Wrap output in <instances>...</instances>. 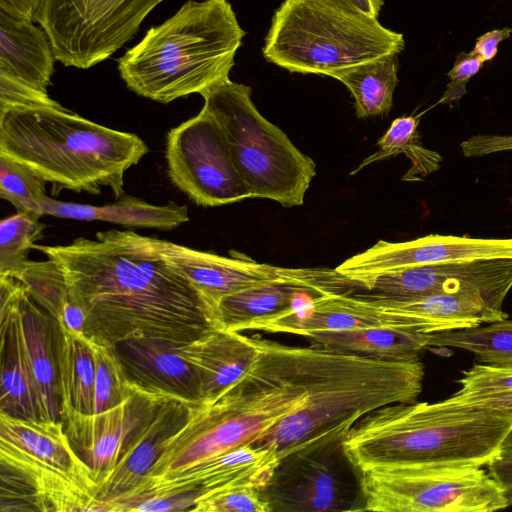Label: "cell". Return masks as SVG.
Here are the masks:
<instances>
[{
    "instance_id": "obj_1",
    "label": "cell",
    "mask_w": 512,
    "mask_h": 512,
    "mask_svg": "<svg viewBox=\"0 0 512 512\" xmlns=\"http://www.w3.org/2000/svg\"><path fill=\"white\" fill-rule=\"evenodd\" d=\"M62 268L70 301L85 312V336L115 346L131 339L187 344L215 327L209 306L189 282L133 231L33 247Z\"/></svg>"
},
{
    "instance_id": "obj_2",
    "label": "cell",
    "mask_w": 512,
    "mask_h": 512,
    "mask_svg": "<svg viewBox=\"0 0 512 512\" xmlns=\"http://www.w3.org/2000/svg\"><path fill=\"white\" fill-rule=\"evenodd\" d=\"M250 370L213 402L194 403L142 481L161 479L234 449L253 445L304 405L300 347L255 338ZM141 481V482H142Z\"/></svg>"
},
{
    "instance_id": "obj_3",
    "label": "cell",
    "mask_w": 512,
    "mask_h": 512,
    "mask_svg": "<svg viewBox=\"0 0 512 512\" xmlns=\"http://www.w3.org/2000/svg\"><path fill=\"white\" fill-rule=\"evenodd\" d=\"M300 355L306 402L254 444L280 460L343 440L368 413L415 402L422 391L419 360H378L311 346L300 347Z\"/></svg>"
},
{
    "instance_id": "obj_4",
    "label": "cell",
    "mask_w": 512,
    "mask_h": 512,
    "mask_svg": "<svg viewBox=\"0 0 512 512\" xmlns=\"http://www.w3.org/2000/svg\"><path fill=\"white\" fill-rule=\"evenodd\" d=\"M512 432V417L450 399L395 403L362 417L343 439L360 472L401 464L487 466Z\"/></svg>"
},
{
    "instance_id": "obj_5",
    "label": "cell",
    "mask_w": 512,
    "mask_h": 512,
    "mask_svg": "<svg viewBox=\"0 0 512 512\" xmlns=\"http://www.w3.org/2000/svg\"><path fill=\"white\" fill-rule=\"evenodd\" d=\"M136 134L92 122L66 108H0V155L18 161L46 182L53 193L92 195L108 187L124 194V173L148 153Z\"/></svg>"
},
{
    "instance_id": "obj_6",
    "label": "cell",
    "mask_w": 512,
    "mask_h": 512,
    "mask_svg": "<svg viewBox=\"0 0 512 512\" xmlns=\"http://www.w3.org/2000/svg\"><path fill=\"white\" fill-rule=\"evenodd\" d=\"M246 32L228 0H188L117 59L127 88L170 103L230 79Z\"/></svg>"
},
{
    "instance_id": "obj_7",
    "label": "cell",
    "mask_w": 512,
    "mask_h": 512,
    "mask_svg": "<svg viewBox=\"0 0 512 512\" xmlns=\"http://www.w3.org/2000/svg\"><path fill=\"white\" fill-rule=\"evenodd\" d=\"M405 47L402 33L323 0H285L275 11L264 58L293 73L332 77Z\"/></svg>"
},
{
    "instance_id": "obj_8",
    "label": "cell",
    "mask_w": 512,
    "mask_h": 512,
    "mask_svg": "<svg viewBox=\"0 0 512 512\" xmlns=\"http://www.w3.org/2000/svg\"><path fill=\"white\" fill-rule=\"evenodd\" d=\"M225 135L233 162L252 198L300 206L316 164L255 107L251 88L227 79L201 95Z\"/></svg>"
},
{
    "instance_id": "obj_9",
    "label": "cell",
    "mask_w": 512,
    "mask_h": 512,
    "mask_svg": "<svg viewBox=\"0 0 512 512\" xmlns=\"http://www.w3.org/2000/svg\"><path fill=\"white\" fill-rule=\"evenodd\" d=\"M360 474L363 511L492 512L509 506L502 487L479 466L401 464Z\"/></svg>"
},
{
    "instance_id": "obj_10",
    "label": "cell",
    "mask_w": 512,
    "mask_h": 512,
    "mask_svg": "<svg viewBox=\"0 0 512 512\" xmlns=\"http://www.w3.org/2000/svg\"><path fill=\"white\" fill-rule=\"evenodd\" d=\"M165 0H46L40 26L60 63L91 68L130 41Z\"/></svg>"
},
{
    "instance_id": "obj_11",
    "label": "cell",
    "mask_w": 512,
    "mask_h": 512,
    "mask_svg": "<svg viewBox=\"0 0 512 512\" xmlns=\"http://www.w3.org/2000/svg\"><path fill=\"white\" fill-rule=\"evenodd\" d=\"M165 156L171 182L197 205L216 207L252 198L222 128L205 108L168 132Z\"/></svg>"
},
{
    "instance_id": "obj_12",
    "label": "cell",
    "mask_w": 512,
    "mask_h": 512,
    "mask_svg": "<svg viewBox=\"0 0 512 512\" xmlns=\"http://www.w3.org/2000/svg\"><path fill=\"white\" fill-rule=\"evenodd\" d=\"M363 290L389 298L464 294L503 309L512 289V259L459 260L407 267L354 279Z\"/></svg>"
},
{
    "instance_id": "obj_13",
    "label": "cell",
    "mask_w": 512,
    "mask_h": 512,
    "mask_svg": "<svg viewBox=\"0 0 512 512\" xmlns=\"http://www.w3.org/2000/svg\"><path fill=\"white\" fill-rule=\"evenodd\" d=\"M0 322L10 328L42 421H61L56 341L58 322L23 284L0 276Z\"/></svg>"
},
{
    "instance_id": "obj_14",
    "label": "cell",
    "mask_w": 512,
    "mask_h": 512,
    "mask_svg": "<svg viewBox=\"0 0 512 512\" xmlns=\"http://www.w3.org/2000/svg\"><path fill=\"white\" fill-rule=\"evenodd\" d=\"M339 440L311 450L292 453L280 460L269 481L259 488L262 499L273 511H335L359 510L348 499L343 469L346 455Z\"/></svg>"
},
{
    "instance_id": "obj_15",
    "label": "cell",
    "mask_w": 512,
    "mask_h": 512,
    "mask_svg": "<svg viewBox=\"0 0 512 512\" xmlns=\"http://www.w3.org/2000/svg\"><path fill=\"white\" fill-rule=\"evenodd\" d=\"M279 463L280 458L272 450L246 445L170 476L143 481L113 501L109 509L128 511L131 505L144 499H167L184 494L193 495L195 505L231 488L252 485L259 489L269 481Z\"/></svg>"
},
{
    "instance_id": "obj_16",
    "label": "cell",
    "mask_w": 512,
    "mask_h": 512,
    "mask_svg": "<svg viewBox=\"0 0 512 512\" xmlns=\"http://www.w3.org/2000/svg\"><path fill=\"white\" fill-rule=\"evenodd\" d=\"M363 288L336 269L284 268L279 278L223 297L215 310V326L242 332L290 311L308 297L353 294Z\"/></svg>"
},
{
    "instance_id": "obj_17",
    "label": "cell",
    "mask_w": 512,
    "mask_h": 512,
    "mask_svg": "<svg viewBox=\"0 0 512 512\" xmlns=\"http://www.w3.org/2000/svg\"><path fill=\"white\" fill-rule=\"evenodd\" d=\"M1 512L101 511L97 484L0 443Z\"/></svg>"
},
{
    "instance_id": "obj_18",
    "label": "cell",
    "mask_w": 512,
    "mask_h": 512,
    "mask_svg": "<svg viewBox=\"0 0 512 512\" xmlns=\"http://www.w3.org/2000/svg\"><path fill=\"white\" fill-rule=\"evenodd\" d=\"M131 387L129 397L115 407L100 413H73L62 421L73 449L91 469L97 486L114 469L132 438L170 397L133 384Z\"/></svg>"
},
{
    "instance_id": "obj_19",
    "label": "cell",
    "mask_w": 512,
    "mask_h": 512,
    "mask_svg": "<svg viewBox=\"0 0 512 512\" xmlns=\"http://www.w3.org/2000/svg\"><path fill=\"white\" fill-rule=\"evenodd\" d=\"M512 259V238L430 234L406 242L379 240L335 269L354 280L386 271L459 260Z\"/></svg>"
},
{
    "instance_id": "obj_20",
    "label": "cell",
    "mask_w": 512,
    "mask_h": 512,
    "mask_svg": "<svg viewBox=\"0 0 512 512\" xmlns=\"http://www.w3.org/2000/svg\"><path fill=\"white\" fill-rule=\"evenodd\" d=\"M148 240L157 253L198 290L209 306L213 320L223 297L279 278L284 272L283 267L258 263L239 253L225 257L154 237H148Z\"/></svg>"
},
{
    "instance_id": "obj_21",
    "label": "cell",
    "mask_w": 512,
    "mask_h": 512,
    "mask_svg": "<svg viewBox=\"0 0 512 512\" xmlns=\"http://www.w3.org/2000/svg\"><path fill=\"white\" fill-rule=\"evenodd\" d=\"M356 294L375 310L398 318L403 328L426 334L471 328L508 317L503 309L471 295L389 298L374 293Z\"/></svg>"
},
{
    "instance_id": "obj_22",
    "label": "cell",
    "mask_w": 512,
    "mask_h": 512,
    "mask_svg": "<svg viewBox=\"0 0 512 512\" xmlns=\"http://www.w3.org/2000/svg\"><path fill=\"white\" fill-rule=\"evenodd\" d=\"M176 346L152 339H131L118 342L114 348L131 384L150 392L200 403L199 374Z\"/></svg>"
},
{
    "instance_id": "obj_23",
    "label": "cell",
    "mask_w": 512,
    "mask_h": 512,
    "mask_svg": "<svg viewBox=\"0 0 512 512\" xmlns=\"http://www.w3.org/2000/svg\"><path fill=\"white\" fill-rule=\"evenodd\" d=\"M192 402L168 397L153 418L146 423L126 446L111 473L96 491L101 511L132 491L147 475L163 451L164 443L181 428L188 417Z\"/></svg>"
},
{
    "instance_id": "obj_24",
    "label": "cell",
    "mask_w": 512,
    "mask_h": 512,
    "mask_svg": "<svg viewBox=\"0 0 512 512\" xmlns=\"http://www.w3.org/2000/svg\"><path fill=\"white\" fill-rule=\"evenodd\" d=\"M176 348L199 374L202 402H213L222 396L250 370L258 357L255 338L219 327Z\"/></svg>"
},
{
    "instance_id": "obj_25",
    "label": "cell",
    "mask_w": 512,
    "mask_h": 512,
    "mask_svg": "<svg viewBox=\"0 0 512 512\" xmlns=\"http://www.w3.org/2000/svg\"><path fill=\"white\" fill-rule=\"evenodd\" d=\"M55 60L42 27L0 10V73L48 93Z\"/></svg>"
},
{
    "instance_id": "obj_26",
    "label": "cell",
    "mask_w": 512,
    "mask_h": 512,
    "mask_svg": "<svg viewBox=\"0 0 512 512\" xmlns=\"http://www.w3.org/2000/svg\"><path fill=\"white\" fill-rule=\"evenodd\" d=\"M43 215L57 218L103 221L133 228L172 230L189 220L187 206L169 201L165 205L150 204L123 194L116 202L95 206L63 202L46 196L42 202Z\"/></svg>"
},
{
    "instance_id": "obj_27",
    "label": "cell",
    "mask_w": 512,
    "mask_h": 512,
    "mask_svg": "<svg viewBox=\"0 0 512 512\" xmlns=\"http://www.w3.org/2000/svg\"><path fill=\"white\" fill-rule=\"evenodd\" d=\"M310 346L323 350L378 360H419L429 347L430 334L383 326L339 331H316L303 336Z\"/></svg>"
},
{
    "instance_id": "obj_28",
    "label": "cell",
    "mask_w": 512,
    "mask_h": 512,
    "mask_svg": "<svg viewBox=\"0 0 512 512\" xmlns=\"http://www.w3.org/2000/svg\"><path fill=\"white\" fill-rule=\"evenodd\" d=\"M56 361L61 421L73 413H94L95 357L86 336L58 323Z\"/></svg>"
},
{
    "instance_id": "obj_29",
    "label": "cell",
    "mask_w": 512,
    "mask_h": 512,
    "mask_svg": "<svg viewBox=\"0 0 512 512\" xmlns=\"http://www.w3.org/2000/svg\"><path fill=\"white\" fill-rule=\"evenodd\" d=\"M398 55H386L335 73L355 100L357 118L388 113L398 84Z\"/></svg>"
},
{
    "instance_id": "obj_30",
    "label": "cell",
    "mask_w": 512,
    "mask_h": 512,
    "mask_svg": "<svg viewBox=\"0 0 512 512\" xmlns=\"http://www.w3.org/2000/svg\"><path fill=\"white\" fill-rule=\"evenodd\" d=\"M429 346L467 350L484 364H512V320L432 333Z\"/></svg>"
},
{
    "instance_id": "obj_31",
    "label": "cell",
    "mask_w": 512,
    "mask_h": 512,
    "mask_svg": "<svg viewBox=\"0 0 512 512\" xmlns=\"http://www.w3.org/2000/svg\"><path fill=\"white\" fill-rule=\"evenodd\" d=\"M0 413L42 421L33 389L18 356L12 332L1 322Z\"/></svg>"
},
{
    "instance_id": "obj_32",
    "label": "cell",
    "mask_w": 512,
    "mask_h": 512,
    "mask_svg": "<svg viewBox=\"0 0 512 512\" xmlns=\"http://www.w3.org/2000/svg\"><path fill=\"white\" fill-rule=\"evenodd\" d=\"M11 277L24 285L37 304L61 320L70 298L64 272L55 260H27Z\"/></svg>"
},
{
    "instance_id": "obj_33",
    "label": "cell",
    "mask_w": 512,
    "mask_h": 512,
    "mask_svg": "<svg viewBox=\"0 0 512 512\" xmlns=\"http://www.w3.org/2000/svg\"><path fill=\"white\" fill-rule=\"evenodd\" d=\"M46 183L26 165L0 155V197L18 212L43 216Z\"/></svg>"
},
{
    "instance_id": "obj_34",
    "label": "cell",
    "mask_w": 512,
    "mask_h": 512,
    "mask_svg": "<svg viewBox=\"0 0 512 512\" xmlns=\"http://www.w3.org/2000/svg\"><path fill=\"white\" fill-rule=\"evenodd\" d=\"M40 217L17 212L0 223V276H11L25 261L35 243L42 238L45 224Z\"/></svg>"
},
{
    "instance_id": "obj_35",
    "label": "cell",
    "mask_w": 512,
    "mask_h": 512,
    "mask_svg": "<svg viewBox=\"0 0 512 512\" xmlns=\"http://www.w3.org/2000/svg\"><path fill=\"white\" fill-rule=\"evenodd\" d=\"M91 342L96 367L94 413H100L125 401L132 387L114 346Z\"/></svg>"
},
{
    "instance_id": "obj_36",
    "label": "cell",
    "mask_w": 512,
    "mask_h": 512,
    "mask_svg": "<svg viewBox=\"0 0 512 512\" xmlns=\"http://www.w3.org/2000/svg\"><path fill=\"white\" fill-rule=\"evenodd\" d=\"M461 388L453 394L458 399H470L512 392V364H474L458 380Z\"/></svg>"
},
{
    "instance_id": "obj_37",
    "label": "cell",
    "mask_w": 512,
    "mask_h": 512,
    "mask_svg": "<svg viewBox=\"0 0 512 512\" xmlns=\"http://www.w3.org/2000/svg\"><path fill=\"white\" fill-rule=\"evenodd\" d=\"M192 511L198 512H270L259 489L252 485L231 488L202 499Z\"/></svg>"
},
{
    "instance_id": "obj_38",
    "label": "cell",
    "mask_w": 512,
    "mask_h": 512,
    "mask_svg": "<svg viewBox=\"0 0 512 512\" xmlns=\"http://www.w3.org/2000/svg\"><path fill=\"white\" fill-rule=\"evenodd\" d=\"M418 123V117L414 116H403L393 120L389 129L377 142L379 149L364 159L361 164L351 172V175L358 173L362 168L375 161L400 154L402 146L418 133Z\"/></svg>"
},
{
    "instance_id": "obj_39",
    "label": "cell",
    "mask_w": 512,
    "mask_h": 512,
    "mask_svg": "<svg viewBox=\"0 0 512 512\" xmlns=\"http://www.w3.org/2000/svg\"><path fill=\"white\" fill-rule=\"evenodd\" d=\"M11 106H47L62 108L48 93L39 91L18 79L0 73V108Z\"/></svg>"
},
{
    "instance_id": "obj_40",
    "label": "cell",
    "mask_w": 512,
    "mask_h": 512,
    "mask_svg": "<svg viewBox=\"0 0 512 512\" xmlns=\"http://www.w3.org/2000/svg\"><path fill=\"white\" fill-rule=\"evenodd\" d=\"M484 63L479 56L472 52L457 54L453 67L447 73L450 82L438 103L449 104L464 96L467 82L481 70Z\"/></svg>"
},
{
    "instance_id": "obj_41",
    "label": "cell",
    "mask_w": 512,
    "mask_h": 512,
    "mask_svg": "<svg viewBox=\"0 0 512 512\" xmlns=\"http://www.w3.org/2000/svg\"><path fill=\"white\" fill-rule=\"evenodd\" d=\"M465 157H483L485 155L512 150V135L478 134L460 143Z\"/></svg>"
},
{
    "instance_id": "obj_42",
    "label": "cell",
    "mask_w": 512,
    "mask_h": 512,
    "mask_svg": "<svg viewBox=\"0 0 512 512\" xmlns=\"http://www.w3.org/2000/svg\"><path fill=\"white\" fill-rule=\"evenodd\" d=\"M487 467L490 476L502 487L509 506H512V449L502 448Z\"/></svg>"
},
{
    "instance_id": "obj_43",
    "label": "cell",
    "mask_w": 512,
    "mask_h": 512,
    "mask_svg": "<svg viewBox=\"0 0 512 512\" xmlns=\"http://www.w3.org/2000/svg\"><path fill=\"white\" fill-rule=\"evenodd\" d=\"M46 0H0V10L40 24Z\"/></svg>"
},
{
    "instance_id": "obj_44",
    "label": "cell",
    "mask_w": 512,
    "mask_h": 512,
    "mask_svg": "<svg viewBox=\"0 0 512 512\" xmlns=\"http://www.w3.org/2000/svg\"><path fill=\"white\" fill-rule=\"evenodd\" d=\"M512 28L504 27L488 31L476 39L473 50L484 62L491 61L498 53V45L510 37Z\"/></svg>"
},
{
    "instance_id": "obj_45",
    "label": "cell",
    "mask_w": 512,
    "mask_h": 512,
    "mask_svg": "<svg viewBox=\"0 0 512 512\" xmlns=\"http://www.w3.org/2000/svg\"><path fill=\"white\" fill-rule=\"evenodd\" d=\"M450 399L468 406L497 411L512 417V392L470 399H458L451 396Z\"/></svg>"
},
{
    "instance_id": "obj_46",
    "label": "cell",
    "mask_w": 512,
    "mask_h": 512,
    "mask_svg": "<svg viewBox=\"0 0 512 512\" xmlns=\"http://www.w3.org/2000/svg\"><path fill=\"white\" fill-rule=\"evenodd\" d=\"M340 9L377 19L384 0H323Z\"/></svg>"
},
{
    "instance_id": "obj_47",
    "label": "cell",
    "mask_w": 512,
    "mask_h": 512,
    "mask_svg": "<svg viewBox=\"0 0 512 512\" xmlns=\"http://www.w3.org/2000/svg\"><path fill=\"white\" fill-rule=\"evenodd\" d=\"M57 322L71 333L85 336V312L81 307L73 304L71 301L64 308L61 320Z\"/></svg>"
},
{
    "instance_id": "obj_48",
    "label": "cell",
    "mask_w": 512,
    "mask_h": 512,
    "mask_svg": "<svg viewBox=\"0 0 512 512\" xmlns=\"http://www.w3.org/2000/svg\"><path fill=\"white\" fill-rule=\"evenodd\" d=\"M502 448L512 449V441L505 442Z\"/></svg>"
},
{
    "instance_id": "obj_49",
    "label": "cell",
    "mask_w": 512,
    "mask_h": 512,
    "mask_svg": "<svg viewBox=\"0 0 512 512\" xmlns=\"http://www.w3.org/2000/svg\"><path fill=\"white\" fill-rule=\"evenodd\" d=\"M508 441H512V432L510 433V435L508 436V438L506 439V442Z\"/></svg>"
}]
</instances>
